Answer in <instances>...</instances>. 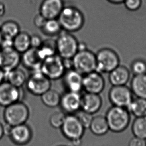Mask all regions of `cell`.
<instances>
[{"label":"cell","instance_id":"33","mask_svg":"<svg viewBox=\"0 0 146 146\" xmlns=\"http://www.w3.org/2000/svg\"><path fill=\"white\" fill-rule=\"evenodd\" d=\"M75 116L77 117V118L78 119L84 128H89L93 119L92 114L86 112L82 110H80L76 113Z\"/></svg>","mask_w":146,"mask_h":146},{"label":"cell","instance_id":"35","mask_svg":"<svg viewBox=\"0 0 146 146\" xmlns=\"http://www.w3.org/2000/svg\"><path fill=\"white\" fill-rule=\"evenodd\" d=\"M43 40L39 35L34 34L31 36V48L38 49L42 46Z\"/></svg>","mask_w":146,"mask_h":146},{"label":"cell","instance_id":"19","mask_svg":"<svg viewBox=\"0 0 146 146\" xmlns=\"http://www.w3.org/2000/svg\"><path fill=\"white\" fill-rule=\"evenodd\" d=\"M102 101L99 94L86 93L81 97V109L91 114L100 109Z\"/></svg>","mask_w":146,"mask_h":146},{"label":"cell","instance_id":"28","mask_svg":"<svg viewBox=\"0 0 146 146\" xmlns=\"http://www.w3.org/2000/svg\"><path fill=\"white\" fill-rule=\"evenodd\" d=\"M38 50L40 57L43 60L46 58L56 54L55 40L52 39L44 40Z\"/></svg>","mask_w":146,"mask_h":146},{"label":"cell","instance_id":"9","mask_svg":"<svg viewBox=\"0 0 146 146\" xmlns=\"http://www.w3.org/2000/svg\"><path fill=\"white\" fill-rule=\"evenodd\" d=\"M60 128L64 136L74 143H78L80 140L85 130L77 117L73 114L66 116Z\"/></svg>","mask_w":146,"mask_h":146},{"label":"cell","instance_id":"36","mask_svg":"<svg viewBox=\"0 0 146 146\" xmlns=\"http://www.w3.org/2000/svg\"><path fill=\"white\" fill-rule=\"evenodd\" d=\"M46 20L47 19H46V18H44L43 16L41 15L39 13L35 17L33 22H34L35 26H36V28H38L40 30L43 27L44 24L46 23Z\"/></svg>","mask_w":146,"mask_h":146},{"label":"cell","instance_id":"5","mask_svg":"<svg viewBox=\"0 0 146 146\" xmlns=\"http://www.w3.org/2000/svg\"><path fill=\"white\" fill-rule=\"evenodd\" d=\"M73 69L82 75L96 71V54L86 49L78 51L72 58Z\"/></svg>","mask_w":146,"mask_h":146},{"label":"cell","instance_id":"21","mask_svg":"<svg viewBox=\"0 0 146 146\" xmlns=\"http://www.w3.org/2000/svg\"><path fill=\"white\" fill-rule=\"evenodd\" d=\"M130 89L136 97L146 99V74L134 75L131 81Z\"/></svg>","mask_w":146,"mask_h":146},{"label":"cell","instance_id":"17","mask_svg":"<svg viewBox=\"0 0 146 146\" xmlns=\"http://www.w3.org/2000/svg\"><path fill=\"white\" fill-rule=\"evenodd\" d=\"M83 75L74 69L65 71L62 77L65 88L68 91L80 93L82 87Z\"/></svg>","mask_w":146,"mask_h":146},{"label":"cell","instance_id":"39","mask_svg":"<svg viewBox=\"0 0 146 146\" xmlns=\"http://www.w3.org/2000/svg\"><path fill=\"white\" fill-rule=\"evenodd\" d=\"M5 80V73L0 68V84Z\"/></svg>","mask_w":146,"mask_h":146},{"label":"cell","instance_id":"11","mask_svg":"<svg viewBox=\"0 0 146 146\" xmlns=\"http://www.w3.org/2000/svg\"><path fill=\"white\" fill-rule=\"evenodd\" d=\"M21 63V54L14 48L0 49V68L6 73L17 68Z\"/></svg>","mask_w":146,"mask_h":146},{"label":"cell","instance_id":"26","mask_svg":"<svg viewBox=\"0 0 146 146\" xmlns=\"http://www.w3.org/2000/svg\"><path fill=\"white\" fill-rule=\"evenodd\" d=\"M40 30L43 34L49 37L58 36L63 31L57 19L46 20V23Z\"/></svg>","mask_w":146,"mask_h":146},{"label":"cell","instance_id":"13","mask_svg":"<svg viewBox=\"0 0 146 146\" xmlns=\"http://www.w3.org/2000/svg\"><path fill=\"white\" fill-rule=\"evenodd\" d=\"M21 88L15 87L7 81L0 84V105L6 107L20 100Z\"/></svg>","mask_w":146,"mask_h":146},{"label":"cell","instance_id":"7","mask_svg":"<svg viewBox=\"0 0 146 146\" xmlns=\"http://www.w3.org/2000/svg\"><path fill=\"white\" fill-rule=\"evenodd\" d=\"M40 71L50 80H57L62 78L65 69L63 59L57 54L44 59Z\"/></svg>","mask_w":146,"mask_h":146},{"label":"cell","instance_id":"38","mask_svg":"<svg viewBox=\"0 0 146 146\" xmlns=\"http://www.w3.org/2000/svg\"><path fill=\"white\" fill-rule=\"evenodd\" d=\"M13 48V40L3 38L0 45V49H9Z\"/></svg>","mask_w":146,"mask_h":146},{"label":"cell","instance_id":"8","mask_svg":"<svg viewBox=\"0 0 146 146\" xmlns=\"http://www.w3.org/2000/svg\"><path fill=\"white\" fill-rule=\"evenodd\" d=\"M28 91L33 95L41 96L51 88V80L40 70L32 71L26 83Z\"/></svg>","mask_w":146,"mask_h":146},{"label":"cell","instance_id":"4","mask_svg":"<svg viewBox=\"0 0 146 146\" xmlns=\"http://www.w3.org/2000/svg\"><path fill=\"white\" fill-rule=\"evenodd\" d=\"M55 41L57 54L62 59H72L78 51L79 42L71 33L62 31Z\"/></svg>","mask_w":146,"mask_h":146},{"label":"cell","instance_id":"14","mask_svg":"<svg viewBox=\"0 0 146 146\" xmlns=\"http://www.w3.org/2000/svg\"><path fill=\"white\" fill-rule=\"evenodd\" d=\"M81 97L80 93L68 91L61 96L59 105L64 112L73 114L81 109Z\"/></svg>","mask_w":146,"mask_h":146},{"label":"cell","instance_id":"18","mask_svg":"<svg viewBox=\"0 0 146 146\" xmlns=\"http://www.w3.org/2000/svg\"><path fill=\"white\" fill-rule=\"evenodd\" d=\"M42 61L43 60L40 57L38 49L31 48L21 55V63L32 71L40 70Z\"/></svg>","mask_w":146,"mask_h":146},{"label":"cell","instance_id":"31","mask_svg":"<svg viewBox=\"0 0 146 146\" xmlns=\"http://www.w3.org/2000/svg\"><path fill=\"white\" fill-rule=\"evenodd\" d=\"M66 116L63 111H56L53 113L49 118V123L54 128H60L63 125Z\"/></svg>","mask_w":146,"mask_h":146},{"label":"cell","instance_id":"32","mask_svg":"<svg viewBox=\"0 0 146 146\" xmlns=\"http://www.w3.org/2000/svg\"><path fill=\"white\" fill-rule=\"evenodd\" d=\"M131 71L134 75L146 74V61L141 59L135 60L131 65Z\"/></svg>","mask_w":146,"mask_h":146},{"label":"cell","instance_id":"25","mask_svg":"<svg viewBox=\"0 0 146 146\" xmlns=\"http://www.w3.org/2000/svg\"><path fill=\"white\" fill-rule=\"evenodd\" d=\"M3 38L14 39L20 32V26L17 22L9 20L4 22L0 27Z\"/></svg>","mask_w":146,"mask_h":146},{"label":"cell","instance_id":"16","mask_svg":"<svg viewBox=\"0 0 146 146\" xmlns=\"http://www.w3.org/2000/svg\"><path fill=\"white\" fill-rule=\"evenodd\" d=\"M12 140L18 145H25L32 138V131L30 127L25 123L12 126L10 134Z\"/></svg>","mask_w":146,"mask_h":146},{"label":"cell","instance_id":"22","mask_svg":"<svg viewBox=\"0 0 146 146\" xmlns=\"http://www.w3.org/2000/svg\"><path fill=\"white\" fill-rule=\"evenodd\" d=\"M5 80L15 87L21 88L27 80L25 72L19 68H16L5 73Z\"/></svg>","mask_w":146,"mask_h":146},{"label":"cell","instance_id":"37","mask_svg":"<svg viewBox=\"0 0 146 146\" xmlns=\"http://www.w3.org/2000/svg\"><path fill=\"white\" fill-rule=\"evenodd\" d=\"M128 146H146V140L134 136L131 139Z\"/></svg>","mask_w":146,"mask_h":146},{"label":"cell","instance_id":"41","mask_svg":"<svg viewBox=\"0 0 146 146\" xmlns=\"http://www.w3.org/2000/svg\"><path fill=\"white\" fill-rule=\"evenodd\" d=\"M107 1L111 4L118 5V4L123 3L125 0H107Z\"/></svg>","mask_w":146,"mask_h":146},{"label":"cell","instance_id":"27","mask_svg":"<svg viewBox=\"0 0 146 146\" xmlns=\"http://www.w3.org/2000/svg\"><path fill=\"white\" fill-rule=\"evenodd\" d=\"M127 109L136 118L146 116V99L137 97L133 99Z\"/></svg>","mask_w":146,"mask_h":146},{"label":"cell","instance_id":"6","mask_svg":"<svg viewBox=\"0 0 146 146\" xmlns=\"http://www.w3.org/2000/svg\"><path fill=\"white\" fill-rule=\"evenodd\" d=\"M30 115L28 107L18 101L6 107L4 116L6 123L12 126L25 124Z\"/></svg>","mask_w":146,"mask_h":146},{"label":"cell","instance_id":"10","mask_svg":"<svg viewBox=\"0 0 146 146\" xmlns=\"http://www.w3.org/2000/svg\"><path fill=\"white\" fill-rule=\"evenodd\" d=\"M133 94L126 85L113 86L109 92V98L113 106L128 108L133 100Z\"/></svg>","mask_w":146,"mask_h":146},{"label":"cell","instance_id":"44","mask_svg":"<svg viewBox=\"0 0 146 146\" xmlns=\"http://www.w3.org/2000/svg\"><path fill=\"white\" fill-rule=\"evenodd\" d=\"M64 146V145H60V146Z\"/></svg>","mask_w":146,"mask_h":146},{"label":"cell","instance_id":"42","mask_svg":"<svg viewBox=\"0 0 146 146\" xmlns=\"http://www.w3.org/2000/svg\"><path fill=\"white\" fill-rule=\"evenodd\" d=\"M4 135V126L0 123V139H1Z\"/></svg>","mask_w":146,"mask_h":146},{"label":"cell","instance_id":"15","mask_svg":"<svg viewBox=\"0 0 146 146\" xmlns=\"http://www.w3.org/2000/svg\"><path fill=\"white\" fill-rule=\"evenodd\" d=\"M64 7V0H43L39 13L47 20L57 19Z\"/></svg>","mask_w":146,"mask_h":146},{"label":"cell","instance_id":"20","mask_svg":"<svg viewBox=\"0 0 146 146\" xmlns=\"http://www.w3.org/2000/svg\"><path fill=\"white\" fill-rule=\"evenodd\" d=\"M109 74V80L113 86L126 85L130 78V71L128 68L121 65Z\"/></svg>","mask_w":146,"mask_h":146},{"label":"cell","instance_id":"34","mask_svg":"<svg viewBox=\"0 0 146 146\" xmlns=\"http://www.w3.org/2000/svg\"><path fill=\"white\" fill-rule=\"evenodd\" d=\"M123 4L127 10L134 12L141 8L142 4V0H125Z\"/></svg>","mask_w":146,"mask_h":146},{"label":"cell","instance_id":"43","mask_svg":"<svg viewBox=\"0 0 146 146\" xmlns=\"http://www.w3.org/2000/svg\"><path fill=\"white\" fill-rule=\"evenodd\" d=\"M2 40H3V37H2L1 30H0V45H1V42H2Z\"/></svg>","mask_w":146,"mask_h":146},{"label":"cell","instance_id":"3","mask_svg":"<svg viewBox=\"0 0 146 146\" xmlns=\"http://www.w3.org/2000/svg\"><path fill=\"white\" fill-rule=\"evenodd\" d=\"M96 54V71L101 73H109L120 63L119 55L110 48L105 47L99 50Z\"/></svg>","mask_w":146,"mask_h":146},{"label":"cell","instance_id":"23","mask_svg":"<svg viewBox=\"0 0 146 146\" xmlns=\"http://www.w3.org/2000/svg\"><path fill=\"white\" fill-rule=\"evenodd\" d=\"M89 128L93 134L98 136L106 134L109 130L106 117L102 116L93 117Z\"/></svg>","mask_w":146,"mask_h":146},{"label":"cell","instance_id":"2","mask_svg":"<svg viewBox=\"0 0 146 146\" xmlns=\"http://www.w3.org/2000/svg\"><path fill=\"white\" fill-rule=\"evenodd\" d=\"M105 117L109 130L114 133L122 132L130 123V113L123 107L113 106L108 110Z\"/></svg>","mask_w":146,"mask_h":146},{"label":"cell","instance_id":"30","mask_svg":"<svg viewBox=\"0 0 146 146\" xmlns=\"http://www.w3.org/2000/svg\"><path fill=\"white\" fill-rule=\"evenodd\" d=\"M61 96L57 91L49 89L41 96L42 103L46 106L53 108L60 104Z\"/></svg>","mask_w":146,"mask_h":146},{"label":"cell","instance_id":"29","mask_svg":"<svg viewBox=\"0 0 146 146\" xmlns=\"http://www.w3.org/2000/svg\"><path fill=\"white\" fill-rule=\"evenodd\" d=\"M134 136L146 140V116L136 117L132 125Z\"/></svg>","mask_w":146,"mask_h":146},{"label":"cell","instance_id":"24","mask_svg":"<svg viewBox=\"0 0 146 146\" xmlns=\"http://www.w3.org/2000/svg\"><path fill=\"white\" fill-rule=\"evenodd\" d=\"M13 48L21 54L30 49L31 48L30 34L21 31L13 39Z\"/></svg>","mask_w":146,"mask_h":146},{"label":"cell","instance_id":"12","mask_svg":"<svg viewBox=\"0 0 146 146\" xmlns=\"http://www.w3.org/2000/svg\"><path fill=\"white\" fill-rule=\"evenodd\" d=\"M105 82L101 73L96 71L83 75L82 87L86 93L99 94L104 89Z\"/></svg>","mask_w":146,"mask_h":146},{"label":"cell","instance_id":"1","mask_svg":"<svg viewBox=\"0 0 146 146\" xmlns=\"http://www.w3.org/2000/svg\"><path fill=\"white\" fill-rule=\"evenodd\" d=\"M62 30L69 33L78 32L85 24V17L78 8L65 6L57 18Z\"/></svg>","mask_w":146,"mask_h":146},{"label":"cell","instance_id":"40","mask_svg":"<svg viewBox=\"0 0 146 146\" xmlns=\"http://www.w3.org/2000/svg\"><path fill=\"white\" fill-rule=\"evenodd\" d=\"M5 7L3 3L0 2V16H3L5 13Z\"/></svg>","mask_w":146,"mask_h":146}]
</instances>
